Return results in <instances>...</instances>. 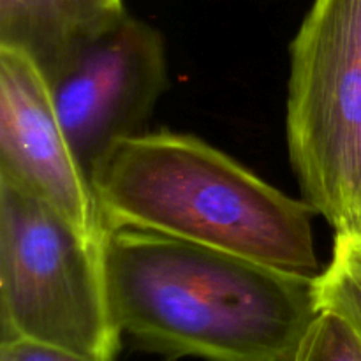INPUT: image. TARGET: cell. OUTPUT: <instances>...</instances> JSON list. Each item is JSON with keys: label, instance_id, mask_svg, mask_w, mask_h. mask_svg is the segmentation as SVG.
Here are the masks:
<instances>
[{"label": "cell", "instance_id": "cell-1", "mask_svg": "<svg viewBox=\"0 0 361 361\" xmlns=\"http://www.w3.org/2000/svg\"><path fill=\"white\" fill-rule=\"evenodd\" d=\"M122 335L166 361H295L321 312L316 277L157 233H106Z\"/></svg>", "mask_w": 361, "mask_h": 361}, {"label": "cell", "instance_id": "cell-2", "mask_svg": "<svg viewBox=\"0 0 361 361\" xmlns=\"http://www.w3.org/2000/svg\"><path fill=\"white\" fill-rule=\"evenodd\" d=\"M90 183L106 231L157 233L319 275L309 203L200 137L171 130L126 137L99 159Z\"/></svg>", "mask_w": 361, "mask_h": 361}, {"label": "cell", "instance_id": "cell-3", "mask_svg": "<svg viewBox=\"0 0 361 361\" xmlns=\"http://www.w3.org/2000/svg\"><path fill=\"white\" fill-rule=\"evenodd\" d=\"M104 240L0 178V342L32 341L116 361L122 331L109 300Z\"/></svg>", "mask_w": 361, "mask_h": 361}, {"label": "cell", "instance_id": "cell-4", "mask_svg": "<svg viewBox=\"0 0 361 361\" xmlns=\"http://www.w3.org/2000/svg\"><path fill=\"white\" fill-rule=\"evenodd\" d=\"M288 150L303 200L361 235V0H314L289 48Z\"/></svg>", "mask_w": 361, "mask_h": 361}, {"label": "cell", "instance_id": "cell-5", "mask_svg": "<svg viewBox=\"0 0 361 361\" xmlns=\"http://www.w3.org/2000/svg\"><path fill=\"white\" fill-rule=\"evenodd\" d=\"M168 87L164 39L133 16L85 48L49 83L63 133L88 178L113 145L147 133Z\"/></svg>", "mask_w": 361, "mask_h": 361}, {"label": "cell", "instance_id": "cell-6", "mask_svg": "<svg viewBox=\"0 0 361 361\" xmlns=\"http://www.w3.org/2000/svg\"><path fill=\"white\" fill-rule=\"evenodd\" d=\"M0 178L51 204L90 238H106L92 183L74 155L39 67L0 46Z\"/></svg>", "mask_w": 361, "mask_h": 361}, {"label": "cell", "instance_id": "cell-7", "mask_svg": "<svg viewBox=\"0 0 361 361\" xmlns=\"http://www.w3.org/2000/svg\"><path fill=\"white\" fill-rule=\"evenodd\" d=\"M127 16L123 0H0V46L27 55L51 83Z\"/></svg>", "mask_w": 361, "mask_h": 361}, {"label": "cell", "instance_id": "cell-8", "mask_svg": "<svg viewBox=\"0 0 361 361\" xmlns=\"http://www.w3.org/2000/svg\"><path fill=\"white\" fill-rule=\"evenodd\" d=\"M321 310L341 316L361 341V235L335 233L331 259L316 277Z\"/></svg>", "mask_w": 361, "mask_h": 361}, {"label": "cell", "instance_id": "cell-9", "mask_svg": "<svg viewBox=\"0 0 361 361\" xmlns=\"http://www.w3.org/2000/svg\"><path fill=\"white\" fill-rule=\"evenodd\" d=\"M295 361H361V341L341 316L321 310Z\"/></svg>", "mask_w": 361, "mask_h": 361}, {"label": "cell", "instance_id": "cell-10", "mask_svg": "<svg viewBox=\"0 0 361 361\" xmlns=\"http://www.w3.org/2000/svg\"><path fill=\"white\" fill-rule=\"evenodd\" d=\"M0 361H92L74 353L32 341L0 342Z\"/></svg>", "mask_w": 361, "mask_h": 361}]
</instances>
